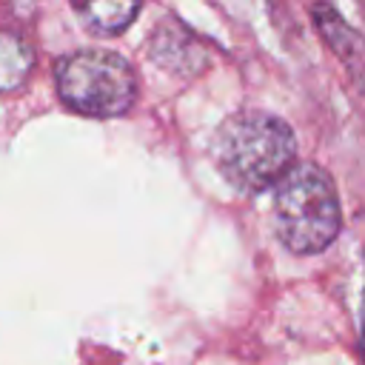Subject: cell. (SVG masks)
<instances>
[{
  "mask_svg": "<svg viewBox=\"0 0 365 365\" xmlns=\"http://www.w3.org/2000/svg\"><path fill=\"white\" fill-rule=\"evenodd\" d=\"M54 77L63 103L77 114L117 117L125 114L137 100V77L114 51H74L57 63Z\"/></svg>",
  "mask_w": 365,
  "mask_h": 365,
  "instance_id": "cell-3",
  "label": "cell"
},
{
  "mask_svg": "<svg viewBox=\"0 0 365 365\" xmlns=\"http://www.w3.org/2000/svg\"><path fill=\"white\" fill-rule=\"evenodd\" d=\"M31 63V46L11 31H0V91H14L17 86H23Z\"/></svg>",
  "mask_w": 365,
  "mask_h": 365,
  "instance_id": "cell-6",
  "label": "cell"
},
{
  "mask_svg": "<svg viewBox=\"0 0 365 365\" xmlns=\"http://www.w3.org/2000/svg\"><path fill=\"white\" fill-rule=\"evenodd\" d=\"M362 348H365V322H362Z\"/></svg>",
  "mask_w": 365,
  "mask_h": 365,
  "instance_id": "cell-7",
  "label": "cell"
},
{
  "mask_svg": "<svg viewBox=\"0 0 365 365\" xmlns=\"http://www.w3.org/2000/svg\"><path fill=\"white\" fill-rule=\"evenodd\" d=\"M342 225L334 180L314 163H297L274 191V228L294 254L325 251Z\"/></svg>",
  "mask_w": 365,
  "mask_h": 365,
  "instance_id": "cell-2",
  "label": "cell"
},
{
  "mask_svg": "<svg viewBox=\"0 0 365 365\" xmlns=\"http://www.w3.org/2000/svg\"><path fill=\"white\" fill-rule=\"evenodd\" d=\"M314 23H317L322 40L334 48V54L345 66H351V71L354 68L356 71L365 68V37L356 29H351L328 3H317L314 6Z\"/></svg>",
  "mask_w": 365,
  "mask_h": 365,
  "instance_id": "cell-4",
  "label": "cell"
},
{
  "mask_svg": "<svg viewBox=\"0 0 365 365\" xmlns=\"http://www.w3.org/2000/svg\"><path fill=\"white\" fill-rule=\"evenodd\" d=\"M297 157V140L285 120L265 111L231 114L214 134V160L225 182L242 194L279 182Z\"/></svg>",
  "mask_w": 365,
  "mask_h": 365,
  "instance_id": "cell-1",
  "label": "cell"
},
{
  "mask_svg": "<svg viewBox=\"0 0 365 365\" xmlns=\"http://www.w3.org/2000/svg\"><path fill=\"white\" fill-rule=\"evenodd\" d=\"M80 23L94 34H120L140 11V0H71Z\"/></svg>",
  "mask_w": 365,
  "mask_h": 365,
  "instance_id": "cell-5",
  "label": "cell"
}]
</instances>
